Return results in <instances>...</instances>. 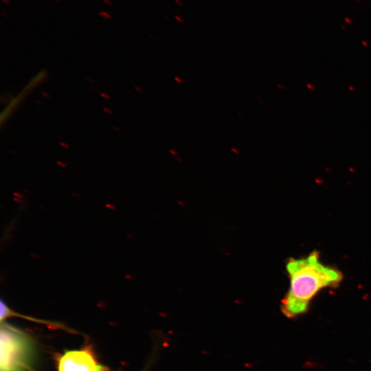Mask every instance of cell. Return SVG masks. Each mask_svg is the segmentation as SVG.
Returning <instances> with one entry per match:
<instances>
[{
  "label": "cell",
  "instance_id": "8",
  "mask_svg": "<svg viewBox=\"0 0 371 371\" xmlns=\"http://www.w3.org/2000/svg\"><path fill=\"white\" fill-rule=\"evenodd\" d=\"M54 1H58L59 0H54Z\"/></svg>",
  "mask_w": 371,
  "mask_h": 371
},
{
  "label": "cell",
  "instance_id": "7",
  "mask_svg": "<svg viewBox=\"0 0 371 371\" xmlns=\"http://www.w3.org/2000/svg\"><path fill=\"white\" fill-rule=\"evenodd\" d=\"M2 1L6 3H10V1L9 0H1Z\"/></svg>",
  "mask_w": 371,
  "mask_h": 371
},
{
  "label": "cell",
  "instance_id": "3",
  "mask_svg": "<svg viewBox=\"0 0 371 371\" xmlns=\"http://www.w3.org/2000/svg\"><path fill=\"white\" fill-rule=\"evenodd\" d=\"M58 368V371H108L87 350L66 352L60 357Z\"/></svg>",
  "mask_w": 371,
  "mask_h": 371
},
{
  "label": "cell",
  "instance_id": "5",
  "mask_svg": "<svg viewBox=\"0 0 371 371\" xmlns=\"http://www.w3.org/2000/svg\"><path fill=\"white\" fill-rule=\"evenodd\" d=\"M98 15L105 19H111L112 18L111 14L106 11H100L98 12Z\"/></svg>",
  "mask_w": 371,
  "mask_h": 371
},
{
  "label": "cell",
  "instance_id": "4",
  "mask_svg": "<svg viewBox=\"0 0 371 371\" xmlns=\"http://www.w3.org/2000/svg\"><path fill=\"white\" fill-rule=\"evenodd\" d=\"M45 74H43V72L42 74H39L38 75H37L34 80H32L30 84L28 85V86L27 87V88H30V87H33L34 86H35V85L38 82H39L41 80H42L43 79V76H44Z\"/></svg>",
  "mask_w": 371,
  "mask_h": 371
},
{
  "label": "cell",
  "instance_id": "6",
  "mask_svg": "<svg viewBox=\"0 0 371 371\" xmlns=\"http://www.w3.org/2000/svg\"><path fill=\"white\" fill-rule=\"evenodd\" d=\"M103 1L108 5H112L113 3L110 0H103Z\"/></svg>",
  "mask_w": 371,
  "mask_h": 371
},
{
  "label": "cell",
  "instance_id": "2",
  "mask_svg": "<svg viewBox=\"0 0 371 371\" xmlns=\"http://www.w3.org/2000/svg\"><path fill=\"white\" fill-rule=\"evenodd\" d=\"M0 371H28L34 355L32 339L25 333L1 322Z\"/></svg>",
  "mask_w": 371,
  "mask_h": 371
},
{
  "label": "cell",
  "instance_id": "1",
  "mask_svg": "<svg viewBox=\"0 0 371 371\" xmlns=\"http://www.w3.org/2000/svg\"><path fill=\"white\" fill-rule=\"evenodd\" d=\"M286 269L290 286L281 302L280 308L289 318L306 313L310 302L320 290L336 287L343 279L340 271L321 262L317 251L301 258H290Z\"/></svg>",
  "mask_w": 371,
  "mask_h": 371
}]
</instances>
